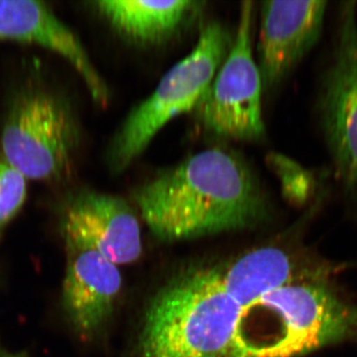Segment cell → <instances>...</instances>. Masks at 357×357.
<instances>
[{
	"instance_id": "obj_13",
	"label": "cell",
	"mask_w": 357,
	"mask_h": 357,
	"mask_svg": "<svg viewBox=\"0 0 357 357\" xmlns=\"http://www.w3.org/2000/svg\"><path fill=\"white\" fill-rule=\"evenodd\" d=\"M93 6L119 34L135 43H161L182 29L202 9L204 2L96 1Z\"/></svg>"
},
{
	"instance_id": "obj_14",
	"label": "cell",
	"mask_w": 357,
	"mask_h": 357,
	"mask_svg": "<svg viewBox=\"0 0 357 357\" xmlns=\"http://www.w3.org/2000/svg\"><path fill=\"white\" fill-rule=\"evenodd\" d=\"M27 197V178L0 152V231L18 215Z\"/></svg>"
},
{
	"instance_id": "obj_15",
	"label": "cell",
	"mask_w": 357,
	"mask_h": 357,
	"mask_svg": "<svg viewBox=\"0 0 357 357\" xmlns=\"http://www.w3.org/2000/svg\"><path fill=\"white\" fill-rule=\"evenodd\" d=\"M0 357H28V356L26 351L13 352L7 351L0 344Z\"/></svg>"
},
{
	"instance_id": "obj_4",
	"label": "cell",
	"mask_w": 357,
	"mask_h": 357,
	"mask_svg": "<svg viewBox=\"0 0 357 357\" xmlns=\"http://www.w3.org/2000/svg\"><path fill=\"white\" fill-rule=\"evenodd\" d=\"M79 137L68 98L30 79L11 96L0 152L26 178L61 182L70 174Z\"/></svg>"
},
{
	"instance_id": "obj_3",
	"label": "cell",
	"mask_w": 357,
	"mask_h": 357,
	"mask_svg": "<svg viewBox=\"0 0 357 357\" xmlns=\"http://www.w3.org/2000/svg\"><path fill=\"white\" fill-rule=\"evenodd\" d=\"M241 311L213 267L185 270L148 305L135 357H225Z\"/></svg>"
},
{
	"instance_id": "obj_2",
	"label": "cell",
	"mask_w": 357,
	"mask_h": 357,
	"mask_svg": "<svg viewBox=\"0 0 357 357\" xmlns=\"http://www.w3.org/2000/svg\"><path fill=\"white\" fill-rule=\"evenodd\" d=\"M357 342V304L326 278L289 282L243 307L225 357H301Z\"/></svg>"
},
{
	"instance_id": "obj_5",
	"label": "cell",
	"mask_w": 357,
	"mask_h": 357,
	"mask_svg": "<svg viewBox=\"0 0 357 357\" xmlns=\"http://www.w3.org/2000/svg\"><path fill=\"white\" fill-rule=\"evenodd\" d=\"M225 26H204L194 50L162 77L151 96L136 105L115 133L107 152L110 171L121 174L143 153L169 121L196 109L230 50Z\"/></svg>"
},
{
	"instance_id": "obj_9",
	"label": "cell",
	"mask_w": 357,
	"mask_h": 357,
	"mask_svg": "<svg viewBox=\"0 0 357 357\" xmlns=\"http://www.w3.org/2000/svg\"><path fill=\"white\" fill-rule=\"evenodd\" d=\"M326 6L318 0L262 2L257 65L263 89L276 88L318 43Z\"/></svg>"
},
{
	"instance_id": "obj_6",
	"label": "cell",
	"mask_w": 357,
	"mask_h": 357,
	"mask_svg": "<svg viewBox=\"0 0 357 357\" xmlns=\"http://www.w3.org/2000/svg\"><path fill=\"white\" fill-rule=\"evenodd\" d=\"M253 3L244 1L230 50L196 107L204 129L222 137L256 141L265 135L263 84L252 54Z\"/></svg>"
},
{
	"instance_id": "obj_8",
	"label": "cell",
	"mask_w": 357,
	"mask_h": 357,
	"mask_svg": "<svg viewBox=\"0 0 357 357\" xmlns=\"http://www.w3.org/2000/svg\"><path fill=\"white\" fill-rule=\"evenodd\" d=\"M65 241L98 251L115 265L135 262L142 252L139 222L128 202L112 195L81 189L61 204Z\"/></svg>"
},
{
	"instance_id": "obj_10",
	"label": "cell",
	"mask_w": 357,
	"mask_h": 357,
	"mask_svg": "<svg viewBox=\"0 0 357 357\" xmlns=\"http://www.w3.org/2000/svg\"><path fill=\"white\" fill-rule=\"evenodd\" d=\"M65 243L63 310L75 332L86 340L109 321L121 291V273L117 265L98 251L72 241Z\"/></svg>"
},
{
	"instance_id": "obj_7",
	"label": "cell",
	"mask_w": 357,
	"mask_h": 357,
	"mask_svg": "<svg viewBox=\"0 0 357 357\" xmlns=\"http://www.w3.org/2000/svg\"><path fill=\"white\" fill-rule=\"evenodd\" d=\"M321 124L335 168L347 191L357 199V16L356 2L340 14L332 64L319 102Z\"/></svg>"
},
{
	"instance_id": "obj_12",
	"label": "cell",
	"mask_w": 357,
	"mask_h": 357,
	"mask_svg": "<svg viewBox=\"0 0 357 357\" xmlns=\"http://www.w3.org/2000/svg\"><path fill=\"white\" fill-rule=\"evenodd\" d=\"M213 269L222 290L243 309L289 282L326 278L332 268L319 260H300L279 246H266Z\"/></svg>"
},
{
	"instance_id": "obj_11",
	"label": "cell",
	"mask_w": 357,
	"mask_h": 357,
	"mask_svg": "<svg viewBox=\"0 0 357 357\" xmlns=\"http://www.w3.org/2000/svg\"><path fill=\"white\" fill-rule=\"evenodd\" d=\"M0 39L30 42L67 59L83 77L96 103L105 107L110 93L76 34L46 2L0 0Z\"/></svg>"
},
{
	"instance_id": "obj_1",
	"label": "cell",
	"mask_w": 357,
	"mask_h": 357,
	"mask_svg": "<svg viewBox=\"0 0 357 357\" xmlns=\"http://www.w3.org/2000/svg\"><path fill=\"white\" fill-rule=\"evenodd\" d=\"M132 197L150 231L164 243L251 229L269 215L255 174L222 148L188 157L136 188Z\"/></svg>"
}]
</instances>
